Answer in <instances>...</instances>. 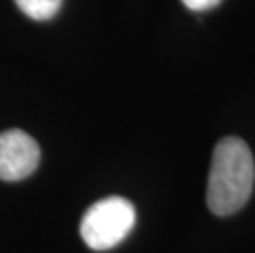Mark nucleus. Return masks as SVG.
Here are the masks:
<instances>
[{
  "label": "nucleus",
  "instance_id": "obj_4",
  "mask_svg": "<svg viewBox=\"0 0 255 253\" xmlns=\"http://www.w3.org/2000/svg\"><path fill=\"white\" fill-rule=\"evenodd\" d=\"M63 0H15L18 8L33 20H50L58 13Z\"/></svg>",
  "mask_w": 255,
  "mask_h": 253
},
{
  "label": "nucleus",
  "instance_id": "obj_5",
  "mask_svg": "<svg viewBox=\"0 0 255 253\" xmlns=\"http://www.w3.org/2000/svg\"><path fill=\"white\" fill-rule=\"evenodd\" d=\"M181 2L193 12H206V10L218 7L222 0H181Z\"/></svg>",
  "mask_w": 255,
  "mask_h": 253
},
{
  "label": "nucleus",
  "instance_id": "obj_1",
  "mask_svg": "<svg viewBox=\"0 0 255 253\" xmlns=\"http://www.w3.org/2000/svg\"><path fill=\"white\" fill-rule=\"evenodd\" d=\"M255 181V163L249 145L226 137L216 145L208 177L206 201L216 215H231L246 206Z\"/></svg>",
  "mask_w": 255,
  "mask_h": 253
},
{
  "label": "nucleus",
  "instance_id": "obj_2",
  "mask_svg": "<svg viewBox=\"0 0 255 253\" xmlns=\"http://www.w3.org/2000/svg\"><path fill=\"white\" fill-rule=\"evenodd\" d=\"M135 219L137 214L133 204L126 197H104L84 212L79 232L89 249L106 252L117 247L132 232Z\"/></svg>",
  "mask_w": 255,
  "mask_h": 253
},
{
  "label": "nucleus",
  "instance_id": "obj_3",
  "mask_svg": "<svg viewBox=\"0 0 255 253\" xmlns=\"http://www.w3.org/2000/svg\"><path fill=\"white\" fill-rule=\"evenodd\" d=\"M40 163V147L28 133L18 128L0 133V179L21 181Z\"/></svg>",
  "mask_w": 255,
  "mask_h": 253
}]
</instances>
